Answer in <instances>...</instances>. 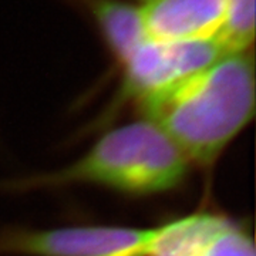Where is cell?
I'll return each instance as SVG.
<instances>
[{
    "label": "cell",
    "mask_w": 256,
    "mask_h": 256,
    "mask_svg": "<svg viewBox=\"0 0 256 256\" xmlns=\"http://www.w3.org/2000/svg\"><path fill=\"white\" fill-rule=\"evenodd\" d=\"M138 102L188 160L208 164L254 116V50L222 56Z\"/></svg>",
    "instance_id": "6da1fadb"
},
{
    "label": "cell",
    "mask_w": 256,
    "mask_h": 256,
    "mask_svg": "<svg viewBox=\"0 0 256 256\" xmlns=\"http://www.w3.org/2000/svg\"><path fill=\"white\" fill-rule=\"evenodd\" d=\"M188 158L154 122L142 120L106 134L66 176L132 194L172 190L186 175Z\"/></svg>",
    "instance_id": "7a4b0ae2"
},
{
    "label": "cell",
    "mask_w": 256,
    "mask_h": 256,
    "mask_svg": "<svg viewBox=\"0 0 256 256\" xmlns=\"http://www.w3.org/2000/svg\"><path fill=\"white\" fill-rule=\"evenodd\" d=\"M212 42H161L146 38L121 66L124 92L141 100L225 56Z\"/></svg>",
    "instance_id": "3957f363"
},
{
    "label": "cell",
    "mask_w": 256,
    "mask_h": 256,
    "mask_svg": "<svg viewBox=\"0 0 256 256\" xmlns=\"http://www.w3.org/2000/svg\"><path fill=\"white\" fill-rule=\"evenodd\" d=\"M154 234L156 228H62L22 236L14 245L36 256H146Z\"/></svg>",
    "instance_id": "277c9868"
},
{
    "label": "cell",
    "mask_w": 256,
    "mask_h": 256,
    "mask_svg": "<svg viewBox=\"0 0 256 256\" xmlns=\"http://www.w3.org/2000/svg\"><path fill=\"white\" fill-rule=\"evenodd\" d=\"M146 256H255V248L232 222L196 214L156 228Z\"/></svg>",
    "instance_id": "5b68a950"
},
{
    "label": "cell",
    "mask_w": 256,
    "mask_h": 256,
    "mask_svg": "<svg viewBox=\"0 0 256 256\" xmlns=\"http://www.w3.org/2000/svg\"><path fill=\"white\" fill-rule=\"evenodd\" d=\"M134 2L150 38L161 42H212L218 44L226 0Z\"/></svg>",
    "instance_id": "8992f818"
},
{
    "label": "cell",
    "mask_w": 256,
    "mask_h": 256,
    "mask_svg": "<svg viewBox=\"0 0 256 256\" xmlns=\"http://www.w3.org/2000/svg\"><path fill=\"white\" fill-rule=\"evenodd\" d=\"M94 23L110 56L120 67L148 38L136 2L77 0Z\"/></svg>",
    "instance_id": "52a82bcc"
},
{
    "label": "cell",
    "mask_w": 256,
    "mask_h": 256,
    "mask_svg": "<svg viewBox=\"0 0 256 256\" xmlns=\"http://www.w3.org/2000/svg\"><path fill=\"white\" fill-rule=\"evenodd\" d=\"M255 0H226L218 44L224 53L254 50Z\"/></svg>",
    "instance_id": "ba28073f"
}]
</instances>
